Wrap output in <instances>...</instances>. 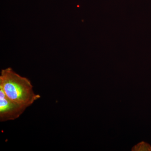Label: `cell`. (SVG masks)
I'll return each instance as SVG.
<instances>
[{"label":"cell","mask_w":151,"mask_h":151,"mask_svg":"<svg viewBox=\"0 0 151 151\" xmlns=\"http://www.w3.org/2000/svg\"><path fill=\"white\" fill-rule=\"evenodd\" d=\"M0 88L10 99L28 107L40 97L34 92L29 79L19 75L11 68L1 70Z\"/></svg>","instance_id":"1"},{"label":"cell","mask_w":151,"mask_h":151,"mask_svg":"<svg viewBox=\"0 0 151 151\" xmlns=\"http://www.w3.org/2000/svg\"><path fill=\"white\" fill-rule=\"evenodd\" d=\"M27 105L11 100L0 88V121H12L18 119L28 108Z\"/></svg>","instance_id":"2"},{"label":"cell","mask_w":151,"mask_h":151,"mask_svg":"<svg viewBox=\"0 0 151 151\" xmlns=\"http://www.w3.org/2000/svg\"><path fill=\"white\" fill-rule=\"evenodd\" d=\"M132 151H151V147L147 143L143 142L135 146Z\"/></svg>","instance_id":"3"}]
</instances>
